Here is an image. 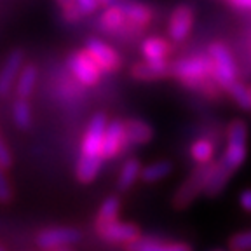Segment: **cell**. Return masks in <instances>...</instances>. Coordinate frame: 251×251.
<instances>
[{
  "label": "cell",
  "mask_w": 251,
  "mask_h": 251,
  "mask_svg": "<svg viewBox=\"0 0 251 251\" xmlns=\"http://www.w3.org/2000/svg\"><path fill=\"white\" fill-rule=\"evenodd\" d=\"M208 54L213 63V78L222 91H227L232 82L237 80V65L234 56L224 42H213L208 47Z\"/></svg>",
  "instance_id": "obj_3"
},
{
  "label": "cell",
  "mask_w": 251,
  "mask_h": 251,
  "mask_svg": "<svg viewBox=\"0 0 251 251\" xmlns=\"http://www.w3.org/2000/svg\"><path fill=\"white\" fill-rule=\"evenodd\" d=\"M67 65L70 68V72L74 74V77L78 82L86 87H93L101 80V70L98 68V65L94 63V59L87 54L86 49L80 51H74L67 59Z\"/></svg>",
  "instance_id": "obj_6"
},
{
  "label": "cell",
  "mask_w": 251,
  "mask_h": 251,
  "mask_svg": "<svg viewBox=\"0 0 251 251\" xmlns=\"http://www.w3.org/2000/svg\"><path fill=\"white\" fill-rule=\"evenodd\" d=\"M225 2H228L234 9L251 12V0H225Z\"/></svg>",
  "instance_id": "obj_34"
},
{
  "label": "cell",
  "mask_w": 251,
  "mask_h": 251,
  "mask_svg": "<svg viewBox=\"0 0 251 251\" xmlns=\"http://www.w3.org/2000/svg\"><path fill=\"white\" fill-rule=\"evenodd\" d=\"M239 204H241V208H243L244 211L251 213V188H246V190H243V192H241Z\"/></svg>",
  "instance_id": "obj_33"
},
{
  "label": "cell",
  "mask_w": 251,
  "mask_h": 251,
  "mask_svg": "<svg viewBox=\"0 0 251 251\" xmlns=\"http://www.w3.org/2000/svg\"><path fill=\"white\" fill-rule=\"evenodd\" d=\"M103 159L101 157H86L80 155L75 169V176L80 183H91L94 178L98 176L100 169H101Z\"/></svg>",
  "instance_id": "obj_21"
},
{
  "label": "cell",
  "mask_w": 251,
  "mask_h": 251,
  "mask_svg": "<svg viewBox=\"0 0 251 251\" xmlns=\"http://www.w3.org/2000/svg\"><path fill=\"white\" fill-rule=\"evenodd\" d=\"M25 63V52L21 49H14L0 68V96H5L12 91L16 78L20 75Z\"/></svg>",
  "instance_id": "obj_15"
},
{
  "label": "cell",
  "mask_w": 251,
  "mask_h": 251,
  "mask_svg": "<svg viewBox=\"0 0 251 251\" xmlns=\"http://www.w3.org/2000/svg\"><path fill=\"white\" fill-rule=\"evenodd\" d=\"M108 119L105 114H94L91 117L87 129L82 138V149H80V155L86 157H101V143H103V134H105ZM103 159V157H101ZM105 161V159H103Z\"/></svg>",
  "instance_id": "obj_9"
},
{
  "label": "cell",
  "mask_w": 251,
  "mask_h": 251,
  "mask_svg": "<svg viewBox=\"0 0 251 251\" xmlns=\"http://www.w3.org/2000/svg\"><path fill=\"white\" fill-rule=\"evenodd\" d=\"M119 209H121V199L117 196L106 197L101 206H100L98 215H96V227L119 220Z\"/></svg>",
  "instance_id": "obj_25"
},
{
  "label": "cell",
  "mask_w": 251,
  "mask_h": 251,
  "mask_svg": "<svg viewBox=\"0 0 251 251\" xmlns=\"http://www.w3.org/2000/svg\"><path fill=\"white\" fill-rule=\"evenodd\" d=\"M127 251H194L192 246L185 243H162L157 239H143L140 237L134 243L127 244Z\"/></svg>",
  "instance_id": "obj_20"
},
{
  "label": "cell",
  "mask_w": 251,
  "mask_h": 251,
  "mask_svg": "<svg viewBox=\"0 0 251 251\" xmlns=\"http://www.w3.org/2000/svg\"><path fill=\"white\" fill-rule=\"evenodd\" d=\"M194 21H196V11L192 5L180 4L173 9L168 21V37L173 44L185 42L188 35L192 33Z\"/></svg>",
  "instance_id": "obj_7"
},
{
  "label": "cell",
  "mask_w": 251,
  "mask_h": 251,
  "mask_svg": "<svg viewBox=\"0 0 251 251\" xmlns=\"http://www.w3.org/2000/svg\"><path fill=\"white\" fill-rule=\"evenodd\" d=\"M129 74L131 77L141 82L161 80L171 75V63L169 59H141L131 67Z\"/></svg>",
  "instance_id": "obj_13"
},
{
  "label": "cell",
  "mask_w": 251,
  "mask_h": 251,
  "mask_svg": "<svg viewBox=\"0 0 251 251\" xmlns=\"http://www.w3.org/2000/svg\"><path fill=\"white\" fill-rule=\"evenodd\" d=\"M0 251H5V250H4V248H2V246H0Z\"/></svg>",
  "instance_id": "obj_36"
},
{
  "label": "cell",
  "mask_w": 251,
  "mask_h": 251,
  "mask_svg": "<svg viewBox=\"0 0 251 251\" xmlns=\"http://www.w3.org/2000/svg\"><path fill=\"white\" fill-rule=\"evenodd\" d=\"M228 246L232 251H250L251 250V230L239 232L230 237Z\"/></svg>",
  "instance_id": "obj_29"
},
{
  "label": "cell",
  "mask_w": 251,
  "mask_h": 251,
  "mask_svg": "<svg viewBox=\"0 0 251 251\" xmlns=\"http://www.w3.org/2000/svg\"><path fill=\"white\" fill-rule=\"evenodd\" d=\"M121 7L126 16V21H127L131 31H133L134 39L143 35L153 20L152 9H150L147 4L134 2V0H121Z\"/></svg>",
  "instance_id": "obj_11"
},
{
  "label": "cell",
  "mask_w": 251,
  "mask_h": 251,
  "mask_svg": "<svg viewBox=\"0 0 251 251\" xmlns=\"http://www.w3.org/2000/svg\"><path fill=\"white\" fill-rule=\"evenodd\" d=\"M126 127V138H127V145L138 147L147 145L153 138V129L149 122L141 121V119H127L124 121Z\"/></svg>",
  "instance_id": "obj_17"
},
{
  "label": "cell",
  "mask_w": 251,
  "mask_h": 251,
  "mask_svg": "<svg viewBox=\"0 0 251 251\" xmlns=\"http://www.w3.org/2000/svg\"><path fill=\"white\" fill-rule=\"evenodd\" d=\"M127 138H126V127L124 121L121 119H114L108 121L106 124L105 134H103V143H101V157L105 161L115 159L122 153V150L127 149Z\"/></svg>",
  "instance_id": "obj_10"
},
{
  "label": "cell",
  "mask_w": 251,
  "mask_h": 251,
  "mask_svg": "<svg viewBox=\"0 0 251 251\" xmlns=\"http://www.w3.org/2000/svg\"><path fill=\"white\" fill-rule=\"evenodd\" d=\"M98 25L108 35L119 37V39H134L133 31H131L129 25L126 21L124 12H122L121 0L108 5V7H103V12L98 18Z\"/></svg>",
  "instance_id": "obj_8"
},
{
  "label": "cell",
  "mask_w": 251,
  "mask_h": 251,
  "mask_svg": "<svg viewBox=\"0 0 251 251\" xmlns=\"http://www.w3.org/2000/svg\"><path fill=\"white\" fill-rule=\"evenodd\" d=\"M171 75L185 87L199 91L206 98L215 100L222 93L213 78V63L208 52H199L171 63Z\"/></svg>",
  "instance_id": "obj_1"
},
{
  "label": "cell",
  "mask_w": 251,
  "mask_h": 251,
  "mask_svg": "<svg viewBox=\"0 0 251 251\" xmlns=\"http://www.w3.org/2000/svg\"><path fill=\"white\" fill-rule=\"evenodd\" d=\"M140 173H141V164L138 161L136 157H129L127 161L122 164L121 173H119V178H117V188L121 192H126V190H129L136 180L140 178Z\"/></svg>",
  "instance_id": "obj_22"
},
{
  "label": "cell",
  "mask_w": 251,
  "mask_h": 251,
  "mask_svg": "<svg viewBox=\"0 0 251 251\" xmlns=\"http://www.w3.org/2000/svg\"><path fill=\"white\" fill-rule=\"evenodd\" d=\"M82 12V16H89V14H94V12L98 11V0H75Z\"/></svg>",
  "instance_id": "obj_32"
},
{
  "label": "cell",
  "mask_w": 251,
  "mask_h": 251,
  "mask_svg": "<svg viewBox=\"0 0 251 251\" xmlns=\"http://www.w3.org/2000/svg\"><path fill=\"white\" fill-rule=\"evenodd\" d=\"M86 51L98 65L101 74H117L122 68V56L114 46L103 42L101 39H96V37L87 39Z\"/></svg>",
  "instance_id": "obj_5"
},
{
  "label": "cell",
  "mask_w": 251,
  "mask_h": 251,
  "mask_svg": "<svg viewBox=\"0 0 251 251\" xmlns=\"http://www.w3.org/2000/svg\"><path fill=\"white\" fill-rule=\"evenodd\" d=\"M12 164V155H11V150H9V147L5 145V141L2 140V136H0V168H11Z\"/></svg>",
  "instance_id": "obj_31"
},
{
  "label": "cell",
  "mask_w": 251,
  "mask_h": 251,
  "mask_svg": "<svg viewBox=\"0 0 251 251\" xmlns=\"http://www.w3.org/2000/svg\"><path fill=\"white\" fill-rule=\"evenodd\" d=\"M213 251H224V250H213Z\"/></svg>",
  "instance_id": "obj_37"
},
{
  "label": "cell",
  "mask_w": 251,
  "mask_h": 251,
  "mask_svg": "<svg viewBox=\"0 0 251 251\" xmlns=\"http://www.w3.org/2000/svg\"><path fill=\"white\" fill-rule=\"evenodd\" d=\"M250 93H251V86H250Z\"/></svg>",
  "instance_id": "obj_38"
},
{
  "label": "cell",
  "mask_w": 251,
  "mask_h": 251,
  "mask_svg": "<svg viewBox=\"0 0 251 251\" xmlns=\"http://www.w3.org/2000/svg\"><path fill=\"white\" fill-rule=\"evenodd\" d=\"M96 232H98L100 237L103 241H106V243L126 244V246L141 237L140 228L136 225L127 224V222H119V220H114V222H110V224L105 225H98Z\"/></svg>",
  "instance_id": "obj_12"
},
{
  "label": "cell",
  "mask_w": 251,
  "mask_h": 251,
  "mask_svg": "<svg viewBox=\"0 0 251 251\" xmlns=\"http://www.w3.org/2000/svg\"><path fill=\"white\" fill-rule=\"evenodd\" d=\"M37 78H39V70H37L35 65H23L20 75L16 78V96L18 98L28 100L33 93L37 86Z\"/></svg>",
  "instance_id": "obj_19"
},
{
  "label": "cell",
  "mask_w": 251,
  "mask_h": 251,
  "mask_svg": "<svg viewBox=\"0 0 251 251\" xmlns=\"http://www.w3.org/2000/svg\"><path fill=\"white\" fill-rule=\"evenodd\" d=\"M173 171V164L169 161H155L141 168L140 176L145 183H157L162 178H166Z\"/></svg>",
  "instance_id": "obj_23"
},
{
  "label": "cell",
  "mask_w": 251,
  "mask_h": 251,
  "mask_svg": "<svg viewBox=\"0 0 251 251\" xmlns=\"http://www.w3.org/2000/svg\"><path fill=\"white\" fill-rule=\"evenodd\" d=\"M227 93L230 94L232 101L243 110H251V93H250V86H246L244 82H241L239 78L232 82L227 87Z\"/></svg>",
  "instance_id": "obj_26"
},
{
  "label": "cell",
  "mask_w": 251,
  "mask_h": 251,
  "mask_svg": "<svg viewBox=\"0 0 251 251\" xmlns=\"http://www.w3.org/2000/svg\"><path fill=\"white\" fill-rule=\"evenodd\" d=\"M211 164L213 162L199 164L190 175H188L187 180H185L183 183L175 190V194H173V199H171L173 208L175 209L188 208V206L204 192V188H206V183H208V178H209V171H211Z\"/></svg>",
  "instance_id": "obj_2"
},
{
  "label": "cell",
  "mask_w": 251,
  "mask_h": 251,
  "mask_svg": "<svg viewBox=\"0 0 251 251\" xmlns=\"http://www.w3.org/2000/svg\"><path fill=\"white\" fill-rule=\"evenodd\" d=\"M12 117L14 122L18 124V127L21 129H28L31 126V106L28 103V100L18 98V101L14 103V108H12Z\"/></svg>",
  "instance_id": "obj_27"
},
{
  "label": "cell",
  "mask_w": 251,
  "mask_h": 251,
  "mask_svg": "<svg viewBox=\"0 0 251 251\" xmlns=\"http://www.w3.org/2000/svg\"><path fill=\"white\" fill-rule=\"evenodd\" d=\"M190 157H192V161L197 162V164L213 162V159H215V143L211 140H206V138L196 140L190 145Z\"/></svg>",
  "instance_id": "obj_24"
},
{
  "label": "cell",
  "mask_w": 251,
  "mask_h": 251,
  "mask_svg": "<svg viewBox=\"0 0 251 251\" xmlns=\"http://www.w3.org/2000/svg\"><path fill=\"white\" fill-rule=\"evenodd\" d=\"M115 2H119V0H98V5L100 7H108V5L115 4Z\"/></svg>",
  "instance_id": "obj_35"
},
{
  "label": "cell",
  "mask_w": 251,
  "mask_h": 251,
  "mask_svg": "<svg viewBox=\"0 0 251 251\" xmlns=\"http://www.w3.org/2000/svg\"><path fill=\"white\" fill-rule=\"evenodd\" d=\"M248 157V126L241 119H235L227 127V147L224 159L234 171L244 164Z\"/></svg>",
  "instance_id": "obj_4"
},
{
  "label": "cell",
  "mask_w": 251,
  "mask_h": 251,
  "mask_svg": "<svg viewBox=\"0 0 251 251\" xmlns=\"http://www.w3.org/2000/svg\"><path fill=\"white\" fill-rule=\"evenodd\" d=\"M235 171L224 161V159L213 161L208 183H206V188H204V194L208 197H216L228 185V181H230Z\"/></svg>",
  "instance_id": "obj_16"
},
{
  "label": "cell",
  "mask_w": 251,
  "mask_h": 251,
  "mask_svg": "<svg viewBox=\"0 0 251 251\" xmlns=\"http://www.w3.org/2000/svg\"><path fill=\"white\" fill-rule=\"evenodd\" d=\"M171 44V40H168L166 37H145L140 47L141 56L143 59H169V54L173 52Z\"/></svg>",
  "instance_id": "obj_18"
},
{
  "label": "cell",
  "mask_w": 251,
  "mask_h": 251,
  "mask_svg": "<svg viewBox=\"0 0 251 251\" xmlns=\"http://www.w3.org/2000/svg\"><path fill=\"white\" fill-rule=\"evenodd\" d=\"M56 4L61 9L63 20L67 21V23H78V21L82 20V12H80L75 0H56Z\"/></svg>",
  "instance_id": "obj_28"
},
{
  "label": "cell",
  "mask_w": 251,
  "mask_h": 251,
  "mask_svg": "<svg viewBox=\"0 0 251 251\" xmlns=\"http://www.w3.org/2000/svg\"><path fill=\"white\" fill-rule=\"evenodd\" d=\"M12 199V188L9 178L5 176L4 168H0V202H9Z\"/></svg>",
  "instance_id": "obj_30"
},
{
  "label": "cell",
  "mask_w": 251,
  "mask_h": 251,
  "mask_svg": "<svg viewBox=\"0 0 251 251\" xmlns=\"http://www.w3.org/2000/svg\"><path fill=\"white\" fill-rule=\"evenodd\" d=\"M82 234L77 228L68 227H56V228H46L37 235V244L44 250H54V248L68 246L77 241H80Z\"/></svg>",
  "instance_id": "obj_14"
}]
</instances>
